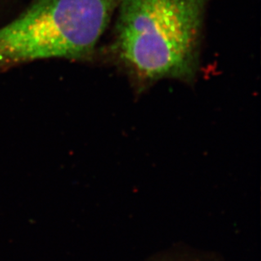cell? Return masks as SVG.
<instances>
[{
  "mask_svg": "<svg viewBox=\"0 0 261 261\" xmlns=\"http://www.w3.org/2000/svg\"><path fill=\"white\" fill-rule=\"evenodd\" d=\"M121 1L32 0L0 27V69L41 59H91Z\"/></svg>",
  "mask_w": 261,
  "mask_h": 261,
  "instance_id": "obj_2",
  "label": "cell"
},
{
  "mask_svg": "<svg viewBox=\"0 0 261 261\" xmlns=\"http://www.w3.org/2000/svg\"><path fill=\"white\" fill-rule=\"evenodd\" d=\"M7 1L8 0H0V12H1V10L4 8V5H6Z\"/></svg>",
  "mask_w": 261,
  "mask_h": 261,
  "instance_id": "obj_4",
  "label": "cell"
},
{
  "mask_svg": "<svg viewBox=\"0 0 261 261\" xmlns=\"http://www.w3.org/2000/svg\"><path fill=\"white\" fill-rule=\"evenodd\" d=\"M143 261H227L217 252L195 249L187 244H177L163 249Z\"/></svg>",
  "mask_w": 261,
  "mask_h": 261,
  "instance_id": "obj_3",
  "label": "cell"
},
{
  "mask_svg": "<svg viewBox=\"0 0 261 261\" xmlns=\"http://www.w3.org/2000/svg\"><path fill=\"white\" fill-rule=\"evenodd\" d=\"M208 1H121L112 55L139 91L162 80L195 79Z\"/></svg>",
  "mask_w": 261,
  "mask_h": 261,
  "instance_id": "obj_1",
  "label": "cell"
}]
</instances>
